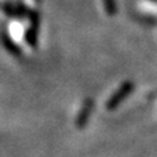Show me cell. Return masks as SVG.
<instances>
[{
    "label": "cell",
    "instance_id": "cell-3",
    "mask_svg": "<svg viewBox=\"0 0 157 157\" xmlns=\"http://www.w3.org/2000/svg\"><path fill=\"white\" fill-rule=\"evenodd\" d=\"M93 100L92 99H86L83 105H82V109L79 110V113H78L77 115V119H75V126L77 129H83L86 126V124L88 123V119L89 116L92 114V110H93Z\"/></svg>",
    "mask_w": 157,
    "mask_h": 157
},
{
    "label": "cell",
    "instance_id": "cell-2",
    "mask_svg": "<svg viewBox=\"0 0 157 157\" xmlns=\"http://www.w3.org/2000/svg\"><path fill=\"white\" fill-rule=\"evenodd\" d=\"M3 11L10 17H25L30 15L31 10H29L24 3H5Z\"/></svg>",
    "mask_w": 157,
    "mask_h": 157
},
{
    "label": "cell",
    "instance_id": "cell-6",
    "mask_svg": "<svg viewBox=\"0 0 157 157\" xmlns=\"http://www.w3.org/2000/svg\"><path fill=\"white\" fill-rule=\"evenodd\" d=\"M35 2H37V3H40V2H41V0H35Z\"/></svg>",
    "mask_w": 157,
    "mask_h": 157
},
{
    "label": "cell",
    "instance_id": "cell-5",
    "mask_svg": "<svg viewBox=\"0 0 157 157\" xmlns=\"http://www.w3.org/2000/svg\"><path fill=\"white\" fill-rule=\"evenodd\" d=\"M105 3V8H106V11L109 14H113L115 11V5H114V0H104Z\"/></svg>",
    "mask_w": 157,
    "mask_h": 157
},
{
    "label": "cell",
    "instance_id": "cell-1",
    "mask_svg": "<svg viewBox=\"0 0 157 157\" xmlns=\"http://www.w3.org/2000/svg\"><path fill=\"white\" fill-rule=\"evenodd\" d=\"M41 16L37 10H31L29 15V26L25 33V41L31 48H36L38 44V32H40Z\"/></svg>",
    "mask_w": 157,
    "mask_h": 157
},
{
    "label": "cell",
    "instance_id": "cell-4",
    "mask_svg": "<svg viewBox=\"0 0 157 157\" xmlns=\"http://www.w3.org/2000/svg\"><path fill=\"white\" fill-rule=\"evenodd\" d=\"M0 40H2L3 46L5 47V50H6L10 55H13V56H15V57H17V58H20V57L22 56L21 48L13 41V38H11L6 32H3L2 35H0Z\"/></svg>",
    "mask_w": 157,
    "mask_h": 157
}]
</instances>
